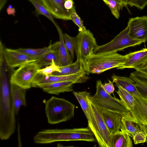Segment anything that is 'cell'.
I'll use <instances>...</instances> for the list:
<instances>
[{
	"mask_svg": "<svg viewBox=\"0 0 147 147\" xmlns=\"http://www.w3.org/2000/svg\"><path fill=\"white\" fill-rule=\"evenodd\" d=\"M5 61L0 63V139H9L14 133L16 126L14 109L7 76Z\"/></svg>",
	"mask_w": 147,
	"mask_h": 147,
	"instance_id": "obj_1",
	"label": "cell"
},
{
	"mask_svg": "<svg viewBox=\"0 0 147 147\" xmlns=\"http://www.w3.org/2000/svg\"><path fill=\"white\" fill-rule=\"evenodd\" d=\"M96 139L89 127L65 129H48L39 131L34 136V142L47 144L59 141H83L94 142Z\"/></svg>",
	"mask_w": 147,
	"mask_h": 147,
	"instance_id": "obj_2",
	"label": "cell"
},
{
	"mask_svg": "<svg viewBox=\"0 0 147 147\" xmlns=\"http://www.w3.org/2000/svg\"><path fill=\"white\" fill-rule=\"evenodd\" d=\"M45 104L47 121L51 124L68 121L74 116L75 105L65 99L52 96Z\"/></svg>",
	"mask_w": 147,
	"mask_h": 147,
	"instance_id": "obj_3",
	"label": "cell"
},
{
	"mask_svg": "<svg viewBox=\"0 0 147 147\" xmlns=\"http://www.w3.org/2000/svg\"><path fill=\"white\" fill-rule=\"evenodd\" d=\"M126 55L117 52L93 55L87 62V72L89 74H99L110 69L117 68L124 64L127 60Z\"/></svg>",
	"mask_w": 147,
	"mask_h": 147,
	"instance_id": "obj_4",
	"label": "cell"
},
{
	"mask_svg": "<svg viewBox=\"0 0 147 147\" xmlns=\"http://www.w3.org/2000/svg\"><path fill=\"white\" fill-rule=\"evenodd\" d=\"M101 80L96 82V91L94 95L88 97L96 106L105 110L112 111L120 113L124 117L132 116L128 110L119 100L108 94L103 87Z\"/></svg>",
	"mask_w": 147,
	"mask_h": 147,
	"instance_id": "obj_5",
	"label": "cell"
},
{
	"mask_svg": "<svg viewBox=\"0 0 147 147\" xmlns=\"http://www.w3.org/2000/svg\"><path fill=\"white\" fill-rule=\"evenodd\" d=\"M87 100L90 110L88 126L94 133L99 146L111 147L110 134L100 113L89 98Z\"/></svg>",
	"mask_w": 147,
	"mask_h": 147,
	"instance_id": "obj_6",
	"label": "cell"
},
{
	"mask_svg": "<svg viewBox=\"0 0 147 147\" xmlns=\"http://www.w3.org/2000/svg\"><path fill=\"white\" fill-rule=\"evenodd\" d=\"M75 50L76 60L80 63L82 69L87 72V62L98 45L93 34L88 30L80 31L76 36Z\"/></svg>",
	"mask_w": 147,
	"mask_h": 147,
	"instance_id": "obj_7",
	"label": "cell"
},
{
	"mask_svg": "<svg viewBox=\"0 0 147 147\" xmlns=\"http://www.w3.org/2000/svg\"><path fill=\"white\" fill-rule=\"evenodd\" d=\"M142 43L130 37L127 26L111 41L105 45L98 46L94 51L93 54L117 52L126 48L140 45Z\"/></svg>",
	"mask_w": 147,
	"mask_h": 147,
	"instance_id": "obj_8",
	"label": "cell"
},
{
	"mask_svg": "<svg viewBox=\"0 0 147 147\" xmlns=\"http://www.w3.org/2000/svg\"><path fill=\"white\" fill-rule=\"evenodd\" d=\"M41 68L36 61L24 64L13 72L10 78V83L29 89L32 87V81L38 70Z\"/></svg>",
	"mask_w": 147,
	"mask_h": 147,
	"instance_id": "obj_9",
	"label": "cell"
},
{
	"mask_svg": "<svg viewBox=\"0 0 147 147\" xmlns=\"http://www.w3.org/2000/svg\"><path fill=\"white\" fill-rule=\"evenodd\" d=\"M86 71L82 70L74 74L66 76H46L38 72L32 83V87L40 88L49 84L56 82L71 81L75 84L83 83L89 79Z\"/></svg>",
	"mask_w": 147,
	"mask_h": 147,
	"instance_id": "obj_10",
	"label": "cell"
},
{
	"mask_svg": "<svg viewBox=\"0 0 147 147\" xmlns=\"http://www.w3.org/2000/svg\"><path fill=\"white\" fill-rule=\"evenodd\" d=\"M127 26L131 38L142 43L147 41V16L130 18Z\"/></svg>",
	"mask_w": 147,
	"mask_h": 147,
	"instance_id": "obj_11",
	"label": "cell"
},
{
	"mask_svg": "<svg viewBox=\"0 0 147 147\" xmlns=\"http://www.w3.org/2000/svg\"><path fill=\"white\" fill-rule=\"evenodd\" d=\"M94 104L100 114L110 134H113L121 130L123 117L121 114L102 109Z\"/></svg>",
	"mask_w": 147,
	"mask_h": 147,
	"instance_id": "obj_12",
	"label": "cell"
},
{
	"mask_svg": "<svg viewBox=\"0 0 147 147\" xmlns=\"http://www.w3.org/2000/svg\"><path fill=\"white\" fill-rule=\"evenodd\" d=\"M3 54L7 65L11 68L20 67L27 63L36 61L16 49H4Z\"/></svg>",
	"mask_w": 147,
	"mask_h": 147,
	"instance_id": "obj_13",
	"label": "cell"
},
{
	"mask_svg": "<svg viewBox=\"0 0 147 147\" xmlns=\"http://www.w3.org/2000/svg\"><path fill=\"white\" fill-rule=\"evenodd\" d=\"M53 16L57 19L64 20H71V13L65 7L67 0H41Z\"/></svg>",
	"mask_w": 147,
	"mask_h": 147,
	"instance_id": "obj_14",
	"label": "cell"
},
{
	"mask_svg": "<svg viewBox=\"0 0 147 147\" xmlns=\"http://www.w3.org/2000/svg\"><path fill=\"white\" fill-rule=\"evenodd\" d=\"M134 97V105L130 112L138 123L147 125V98Z\"/></svg>",
	"mask_w": 147,
	"mask_h": 147,
	"instance_id": "obj_15",
	"label": "cell"
},
{
	"mask_svg": "<svg viewBox=\"0 0 147 147\" xmlns=\"http://www.w3.org/2000/svg\"><path fill=\"white\" fill-rule=\"evenodd\" d=\"M126 55L127 59L125 63L117 69H134L142 64L147 60V49L130 53Z\"/></svg>",
	"mask_w": 147,
	"mask_h": 147,
	"instance_id": "obj_16",
	"label": "cell"
},
{
	"mask_svg": "<svg viewBox=\"0 0 147 147\" xmlns=\"http://www.w3.org/2000/svg\"><path fill=\"white\" fill-rule=\"evenodd\" d=\"M11 99L15 113L17 115L22 106H26V93L27 89L24 88L13 83H10Z\"/></svg>",
	"mask_w": 147,
	"mask_h": 147,
	"instance_id": "obj_17",
	"label": "cell"
},
{
	"mask_svg": "<svg viewBox=\"0 0 147 147\" xmlns=\"http://www.w3.org/2000/svg\"><path fill=\"white\" fill-rule=\"evenodd\" d=\"M111 78L113 83H115L117 87L121 86L134 96L143 97L138 90L134 81L130 76H121L113 74Z\"/></svg>",
	"mask_w": 147,
	"mask_h": 147,
	"instance_id": "obj_18",
	"label": "cell"
},
{
	"mask_svg": "<svg viewBox=\"0 0 147 147\" xmlns=\"http://www.w3.org/2000/svg\"><path fill=\"white\" fill-rule=\"evenodd\" d=\"M74 84L71 81L59 82L46 85L40 88L48 94L59 95L61 93L73 91Z\"/></svg>",
	"mask_w": 147,
	"mask_h": 147,
	"instance_id": "obj_19",
	"label": "cell"
},
{
	"mask_svg": "<svg viewBox=\"0 0 147 147\" xmlns=\"http://www.w3.org/2000/svg\"><path fill=\"white\" fill-rule=\"evenodd\" d=\"M111 147H132L130 136L124 131H118L110 134Z\"/></svg>",
	"mask_w": 147,
	"mask_h": 147,
	"instance_id": "obj_20",
	"label": "cell"
},
{
	"mask_svg": "<svg viewBox=\"0 0 147 147\" xmlns=\"http://www.w3.org/2000/svg\"><path fill=\"white\" fill-rule=\"evenodd\" d=\"M59 36V54L61 63V66H66L73 63V59L70 55L69 51L65 45L62 30L57 25L55 26Z\"/></svg>",
	"mask_w": 147,
	"mask_h": 147,
	"instance_id": "obj_21",
	"label": "cell"
},
{
	"mask_svg": "<svg viewBox=\"0 0 147 147\" xmlns=\"http://www.w3.org/2000/svg\"><path fill=\"white\" fill-rule=\"evenodd\" d=\"M59 41H57L53 44L50 42L49 46L40 49L20 48L16 49L18 51L36 60L37 59L49 51L55 49H59Z\"/></svg>",
	"mask_w": 147,
	"mask_h": 147,
	"instance_id": "obj_22",
	"label": "cell"
},
{
	"mask_svg": "<svg viewBox=\"0 0 147 147\" xmlns=\"http://www.w3.org/2000/svg\"><path fill=\"white\" fill-rule=\"evenodd\" d=\"M130 77L134 81L142 96L147 98V76L136 70L130 73Z\"/></svg>",
	"mask_w": 147,
	"mask_h": 147,
	"instance_id": "obj_23",
	"label": "cell"
},
{
	"mask_svg": "<svg viewBox=\"0 0 147 147\" xmlns=\"http://www.w3.org/2000/svg\"><path fill=\"white\" fill-rule=\"evenodd\" d=\"M121 130L126 132L132 139L135 135L142 131L138 123L132 116L123 117Z\"/></svg>",
	"mask_w": 147,
	"mask_h": 147,
	"instance_id": "obj_24",
	"label": "cell"
},
{
	"mask_svg": "<svg viewBox=\"0 0 147 147\" xmlns=\"http://www.w3.org/2000/svg\"><path fill=\"white\" fill-rule=\"evenodd\" d=\"M58 50L57 49L49 51L37 59V62L42 68L51 65L53 61L57 65L61 66Z\"/></svg>",
	"mask_w": 147,
	"mask_h": 147,
	"instance_id": "obj_25",
	"label": "cell"
},
{
	"mask_svg": "<svg viewBox=\"0 0 147 147\" xmlns=\"http://www.w3.org/2000/svg\"><path fill=\"white\" fill-rule=\"evenodd\" d=\"M60 72L55 71L51 74L55 76H66L76 74L83 70L80 63L76 60L74 63L63 66L59 67Z\"/></svg>",
	"mask_w": 147,
	"mask_h": 147,
	"instance_id": "obj_26",
	"label": "cell"
},
{
	"mask_svg": "<svg viewBox=\"0 0 147 147\" xmlns=\"http://www.w3.org/2000/svg\"><path fill=\"white\" fill-rule=\"evenodd\" d=\"M117 87L118 89L116 92L119 96L121 101L130 111L134 105V96L121 86Z\"/></svg>",
	"mask_w": 147,
	"mask_h": 147,
	"instance_id": "obj_27",
	"label": "cell"
},
{
	"mask_svg": "<svg viewBox=\"0 0 147 147\" xmlns=\"http://www.w3.org/2000/svg\"><path fill=\"white\" fill-rule=\"evenodd\" d=\"M72 93L79 102L88 120L89 117L90 110L87 100V97L90 94V92L85 91L77 92L73 91Z\"/></svg>",
	"mask_w": 147,
	"mask_h": 147,
	"instance_id": "obj_28",
	"label": "cell"
},
{
	"mask_svg": "<svg viewBox=\"0 0 147 147\" xmlns=\"http://www.w3.org/2000/svg\"><path fill=\"white\" fill-rule=\"evenodd\" d=\"M34 6L37 13L44 16L51 20L55 26L57 24L53 16L49 13L41 0H28Z\"/></svg>",
	"mask_w": 147,
	"mask_h": 147,
	"instance_id": "obj_29",
	"label": "cell"
},
{
	"mask_svg": "<svg viewBox=\"0 0 147 147\" xmlns=\"http://www.w3.org/2000/svg\"><path fill=\"white\" fill-rule=\"evenodd\" d=\"M110 8L112 14L117 19L119 17L120 11L124 5L119 0H102Z\"/></svg>",
	"mask_w": 147,
	"mask_h": 147,
	"instance_id": "obj_30",
	"label": "cell"
},
{
	"mask_svg": "<svg viewBox=\"0 0 147 147\" xmlns=\"http://www.w3.org/2000/svg\"><path fill=\"white\" fill-rule=\"evenodd\" d=\"M65 44L66 48L70 53V55L73 59L74 58V51H75L76 37H72L66 33L63 34Z\"/></svg>",
	"mask_w": 147,
	"mask_h": 147,
	"instance_id": "obj_31",
	"label": "cell"
},
{
	"mask_svg": "<svg viewBox=\"0 0 147 147\" xmlns=\"http://www.w3.org/2000/svg\"><path fill=\"white\" fill-rule=\"evenodd\" d=\"M55 71L60 72L59 66L56 64L54 61H53L51 65L43 68L39 69L38 72L47 76L51 74L53 72Z\"/></svg>",
	"mask_w": 147,
	"mask_h": 147,
	"instance_id": "obj_32",
	"label": "cell"
},
{
	"mask_svg": "<svg viewBox=\"0 0 147 147\" xmlns=\"http://www.w3.org/2000/svg\"><path fill=\"white\" fill-rule=\"evenodd\" d=\"M70 18L71 20L79 28V31H85L87 30L83 24V21L77 13L76 11L71 13Z\"/></svg>",
	"mask_w": 147,
	"mask_h": 147,
	"instance_id": "obj_33",
	"label": "cell"
},
{
	"mask_svg": "<svg viewBox=\"0 0 147 147\" xmlns=\"http://www.w3.org/2000/svg\"><path fill=\"white\" fill-rule=\"evenodd\" d=\"M127 4L135 6L140 10L143 9L147 5V0H127Z\"/></svg>",
	"mask_w": 147,
	"mask_h": 147,
	"instance_id": "obj_34",
	"label": "cell"
},
{
	"mask_svg": "<svg viewBox=\"0 0 147 147\" xmlns=\"http://www.w3.org/2000/svg\"><path fill=\"white\" fill-rule=\"evenodd\" d=\"M133 139L135 144L144 143L146 141V135L144 131L142 130L137 133Z\"/></svg>",
	"mask_w": 147,
	"mask_h": 147,
	"instance_id": "obj_35",
	"label": "cell"
},
{
	"mask_svg": "<svg viewBox=\"0 0 147 147\" xmlns=\"http://www.w3.org/2000/svg\"><path fill=\"white\" fill-rule=\"evenodd\" d=\"M109 81L108 83H105L103 85V87L108 94H111L114 92L115 88L113 82L109 80Z\"/></svg>",
	"mask_w": 147,
	"mask_h": 147,
	"instance_id": "obj_36",
	"label": "cell"
},
{
	"mask_svg": "<svg viewBox=\"0 0 147 147\" xmlns=\"http://www.w3.org/2000/svg\"><path fill=\"white\" fill-rule=\"evenodd\" d=\"M74 3L72 0H67L64 3L65 8L71 13L76 11L74 7Z\"/></svg>",
	"mask_w": 147,
	"mask_h": 147,
	"instance_id": "obj_37",
	"label": "cell"
},
{
	"mask_svg": "<svg viewBox=\"0 0 147 147\" xmlns=\"http://www.w3.org/2000/svg\"><path fill=\"white\" fill-rule=\"evenodd\" d=\"M142 130L144 131L146 136V142L147 143V125L138 123Z\"/></svg>",
	"mask_w": 147,
	"mask_h": 147,
	"instance_id": "obj_38",
	"label": "cell"
},
{
	"mask_svg": "<svg viewBox=\"0 0 147 147\" xmlns=\"http://www.w3.org/2000/svg\"><path fill=\"white\" fill-rule=\"evenodd\" d=\"M146 68H147V60L142 64L136 67L134 69L137 70Z\"/></svg>",
	"mask_w": 147,
	"mask_h": 147,
	"instance_id": "obj_39",
	"label": "cell"
},
{
	"mask_svg": "<svg viewBox=\"0 0 147 147\" xmlns=\"http://www.w3.org/2000/svg\"><path fill=\"white\" fill-rule=\"evenodd\" d=\"M7 0H0V11L3 9Z\"/></svg>",
	"mask_w": 147,
	"mask_h": 147,
	"instance_id": "obj_40",
	"label": "cell"
},
{
	"mask_svg": "<svg viewBox=\"0 0 147 147\" xmlns=\"http://www.w3.org/2000/svg\"><path fill=\"white\" fill-rule=\"evenodd\" d=\"M7 12L8 14L10 15L13 14L15 12V10L14 8L9 7L7 9Z\"/></svg>",
	"mask_w": 147,
	"mask_h": 147,
	"instance_id": "obj_41",
	"label": "cell"
},
{
	"mask_svg": "<svg viewBox=\"0 0 147 147\" xmlns=\"http://www.w3.org/2000/svg\"><path fill=\"white\" fill-rule=\"evenodd\" d=\"M136 70L138 71L147 76V68L142 69H138Z\"/></svg>",
	"mask_w": 147,
	"mask_h": 147,
	"instance_id": "obj_42",
	"label": "cell"
},
{
	"mask_svg": "<svg viewBox=\"0 0 147 147\" xmlns=\"http://www.w3.org/2000/svg\"><path fill=\"white\" fill-rule=\"evenodd\" d=\"M124 5L125 7H127V0H119Z\"/></svg>",
	"mask_w": 147,
	"mask_h": 147,
	"instance_id": "obj_43",
	"label": "cell"
}]
</instances>
